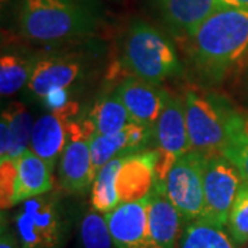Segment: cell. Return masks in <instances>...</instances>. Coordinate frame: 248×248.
<instances>
[{
	"label": "cell",
	"mask_w": 248,
	"mask_h": 248,
	"mask_svg": "<svg viewBox=\"0 0 248 248\" xmlns=\"http://www.w3.org/2000/svg\"><path fill=\"white\" fill-rule=\"evenodd\" d=\"M83 58L75 54H48L36 57L27 84L29 97L45 101L54 93L69 90L84 75Z\"/></svg>",
	"instance_id": "cell-8"
},
{
	"label": "cell",
	"mask_w": 248,
	"mask_h": 248,
	"mask_svg": "<svg viewBox=\"0 0 248 248\" xmlns=\"http://www.w3.org/2000/svg\"><path fill=\"white\" fill-rule=\"evenodd\" d=\"M222 155L236 166L243 181L248 184V115L234 112L232 116Z\"/></svg>",
	"instance_id": "cell-23"
},
{
	"label": "cell",
	"mask_w": 248,
	"mask_h": 248,
	"mask_svg": "<svg viewBox=\"0 0 248 248\" xmlns=\"http://www.w3.org/2000/svg\"><path fill=\"white\" fill-rule=\"evenodd\" d=\"M181 225V215L170 202L164 182H156L148 196V226L153 247L177 248Z\"/></svg>",
	"instance_id": "cell-14"
},
{
	"label": "cell",
	"mask_w": 248,
	"mask_h": 248,
	"mask_svg": "<svg viewBox=\"0 0 248 248\" xmlns=\"http://www.w3.org/2000/svg\"><path fill=\"white\" fill-rule=\"evenodd\" d=\"M1 117L6 119L11 134V151L9 159H17L22 153L29 149L33 119L29 113L28 108L22 102H13L1 113Z\"/></svg>",
	"instance_id": "cell-24"
},
{
	"label": "cell",
	"mask_w": 248,
	"mask_h": 248,
	"mask_svg": "<svg viewBox=\"0 0 248 248\" xmlns=\"http://www.w3.org/2000/svg\"><path fill=\"white\" fill-rule=\"evenodd\" d=\"M247 248H248V244H247Z\"/></svg>",
	"instance_id": "cell-30"
},
{
	"label": "cell",
	"mask_w": 248,
	"mask_h": 248,
	"mask_svg": "<svg viewBox=\"0 0 248 248\" xmlns=\"http://www.w3.org/2000/svg\"><path fill=\"white\" fill-rule=\"evenodd\" d=\"M174 33L190 37L218 9V0H152Z\"/></svg>",
	"instance_id": "cell-17"
},
{
	"label": "cell",
	"mask_w": 248,
	"mask_h": 248,
	"mask_svg": "<svg viewBox=\"0 0 248 248\" xmlns=\"http://www.w3.org/2000/svg\"><path fill=\"white\" fill-rule=\"evenodd\" d=\"M184 102L190 151L222 153L236 110L221 95L199 90L186 91Z\"/></svg>",
	"instance_id": "cell-4"
},
{
	"label": "cell",
	"mask_w": 248,
	"mask_h": 248,
	"mask_svg": "<svg viewBox=\"0 0 248 248\" xmlns=\"http://www.w3.org/2000/svg\"><path fill=\"white\" fill-rule=\"evenodd\" d=\"M80 239L83 248H112L115 246L107 217L94 208L86 214L81 221Z\"/></svg>",
	"instance_id": "cell-25"
},
{
	"label": "cell",
	"mask_w": 248,
	"mask_h": 248,
	"mask_svg": "<svg viewBox=\"0 0 248 248\" xmlns=\"http://www.w3.org/2000/svg\"><path fill=\"white\" fill-rule=\"evenodd\" d=\"M76 115L78 110L71 108L53 110L39 117L33 124L29 149L53 169L69 142V127Z\"/></svg>",
	"instance_id": "cell-12"
},
{
	"label": "cell",
	"mask_w": 248,
	"mask_h": 248,
	"mask_svg": "<svg viewBox=\"0 0 248 248\" xmlns=\"http://www.w3.org/2000/svg\"><path fill=\"white\" fill-rule=\"evenodd\" d=\"M156 149L131 153L124 157L116 178L120 204L134 203L151 195L156 184Z\"/></svg>",
	"instance_id": "cell-13"
},
{
	"label": "cell",
	"mask_w": 248,
	"mask_h": 248,
	"mask_svg": "<svg viewBox=\"0 0 248 248\" xmlns=\"http://www.w3.org/2000/svg\"><path fill=\"white\" fill-rule=\"evenodd\" d=\"M228 232L239 246L248 244V184L240 186L237 196L233 202L229 219Z\"/></svg>",
	"instance_id": "cell-26"
},
{
	"label": "cell",
	"mask_w": 248,
	"mask_h": 248,
	"mask_svg": "<svg viewBox=\"0 0 248 248\" xmlns=\"http://www.w3.org/2000/svg\"><path fill=\"white\" fill-rule=\"evenodd\" d=\"M35 55L3 53L0 58V94L9 97L27 87L35 65Z\"/></svg>",
	"instance_id": "cell-21"
},
{
	"label": "cell",
	"mask_w": 248,
	"mask_h": 248,
	"mask_svg": "<svg viewBox=\"0 0 248 248\" xmlns=\"http://www.w3.org/2000/svg\"><path fill=\"white\" fill-rule=\"evenodd\" d=\"M205 155L189 151L181 155L164 179L166 193L184 223L202 218L204 208Z\"/></svg>",
	"instance_id": "cell-6"
},
{
	"label": "cell",
	"mask_w": 248,
	"mask_h": 248,
	"mask_svg": "<svg viewBox=\"0 0 248 248\" xmlns=\"http://www.w3.org/2000/svg\"><path fill=\"white\" fill-rule=\"evenodd\" d=\"M17 190V159L0 161V205L1 211L14 205Z\"/></svg>",
	"instance_id": "cell-27"
},
{
	"label": "cell",
	"mask_w": 248,
	"mask_h": 248,
	"mask_svg": "<svg viewBox=\"0 0 248 248\" xmlns=\"http://www.w3.org/2000/svg\"><path fill=\"white\" fill-rule=\"evenodd\" d=\"M189 60L207 84H218L248 53V9H218L189 37Z\"/></svg>",
	"instance_id": "cell-1"
},
{
	"label": "cell",
	"mask_w": 248,
	"mask_h": 248,
	"mask_svg": "<svg viewBox=\"0 0 248 248\" xmlns=\"http://www.w3.org/2000/svg\"><path fill=\"white\" fill-rule=\"evenodd\" d=\"M95 169L89 140H72L60 161V185L68 193H86L94 184Z\"/></svg>",
	"instance_id": "cell-16"
},
{
	"label": "cell",
	"mask_w": 248,
	"mask_h": 248,
	"mask_svg": "<svg viewBox=\"0 0 248 248\" xmlns=\"http://www.w3.org/2000/svg\"><path fill=\"white\" fill-rule=\"evenodd\" d=\"M115 248H155L148 226V197L105 214Z\"/></svg>",
	"instance_id": "cell-10"
},
{
	"label": "cell",
	"mask_w": 248,
	"mask_h": 248,
	"mask_svg": "<svg viewBox=\"0 0 248 248\" xmlns=\"http://www.w3.org/2000/svg\"><path fill=\"white\" fill-rule=\"evenodd\" d=\"M0 248H22L19 244L16 232L10 229L4 211H1V223H0Z\"/></svg>",
	"instance_id": "cell-28"
},
{
	"label": "cell",
	"mask_w": 248,
	"mask_h": 248,
	"mask_svg": "<svg viewBox=\"0 0 248 248\" xmlns=\"http://www.w3.org/2000/svg\"><path fill=\"white\" fill-rule=\"evenodd\" d=\"M179 248H239V244L221 226L197 219L185 225Z\"/></svg>",
	"instance_id": "cell-20"
},
{
	"label": "cell",
	"mask_w": 248,
	"mask_h": 248,
	"mask_svg": "<svg viewBox=\"0 0 248 248\" xmlns=\"http://www.w3.org/2000/svg\"><path fill=\"white\" fill-rule=\"evenodd\" d=\"M221 9H248V0H218Z\"/></svg>",
	"instance_id": "cell-29"
},
{
	"label": "cell",
	"mask_w": 248,
	"mask_h": 248,
	"mask_svg": "<svg viewBox=\"0 0 248 248\" xmlns=\"http://www.w3.org/2000/svg\"><path fill=\"white\" fill-rule=\"evenodd\" d=\"M89 142L94 169L98 172L107 163L116 157L149 151L148 148L152 142H155V133L151 125L133 122L117 133L95 135L90 138Z\"/></svg>",
	"instance_id": "cell-9"
},
{
	"label": "cell",
	"mask_w": 248,
	"mask_h": 248,
	"mask_svg": "<svg viewBox=\"0 0 248 248\" xmlns=\"http://www.w3.org/2000/svg\"><path fill=\"white\" fill-rule=\"evenodd\" d=\"M97 13L87 0H21L19 29L37 43H61L93 35Z\"/></svg>",
	"instance_id": "cell-2"
},
{
	"label": "cell",
	"mask_w": 248,
	"mask_h": 248,
	"mask_svg": "<svg viewBox=\"0 0 248 248\" xmlns=\"http://www.w3.org/2000/svg\"><path fill=\"white\" fill-rule=\"evenodd\" d=\"M244 184L240 171L222 153L205 155L204 163V208L205 222L225 228L233 202Z\"/></svg>",
	"instance_id": "cell-7"
},
{
	"label": "cell",
	"mask_w": 248,
	"mask_h": 248,
	"mask_svg": "<svg viewBox=\"0 0 248 248\" xmlns=\"http://www.w3.org/2000/svg\"><path fill=\"white\" fill-rule=\"evenodd\" d=\"M80 122L89 140L95 135L117 133L133 123L128 110L115 93L98 98L87 116Z\"/></svg>",
	"instance_id": "cell-19"
},
{
	"label": "cell",
	"mask_w": 248,
	"mask_h": 248,
	"mask_svg": "<svg viewBox=\"0 0 248 248\" xmlns=\"http://www.w3.org/2000/svg\"><path fill=\"white\" fill-rule=\"evenodd\" d=\"M122 62L133 76L155 84L178 78L184 72L172 43L142 19L133 21L127 29Z\"/></svg>",
	"instance_id": "cell-3"
},
{
	"label": "cell",
	"mask_w": 248,
	"mask_h": 248,
	"mask_svg": "<svg viewBox=\"0 0 248 248\" xmlns=\"http://www.w3.org/2000/svg\"><path fill=\"white\" fill-rule=\"evenodd\" d=\"M53 167L28 149L17 157V190L14 205L53 190Z\"/></svg>",
	"instance_id": "cell-18"
},
{
	"label": "cell",
	"mask_w": 248,
	"mask_h": 248,
	"mask_svg": "<svg viewBox=\"0 0 248 248\" xmlns=\"http://www.w3.org/2000/svg\"><path fill=\"white\" fill-rule=\"evenodd\" d=\"M125 156L110 160L95 175L91 186V205L99 213L108 214L120 205L116 192V178Z\"/></svg>",
	"instance_id": "cell-22"
},
{
	"label": "cell",
	"mask_w": 248,
	"mask_h": 248,
	"mask_svg": "<svg viewBox=\"0 0 248 248\" xmlns=\"http://www.w3.org/2000/svg\"><path fill=\"white\" fill-rule=\"evenodd\" d=\"M14 226L22 248H62L68 219L60 196L50 192L21 203Z\"/></svg>",
	"instance_id": "cell-5"
},
{
	"label": "cell",
	"mask_w": 248,
	"mask_h": 248,
	"mask_svg": "<svg viewBox=\"0 0 248 248\" xmlns=\"http://www.w3.org/2000/svg\"><path fill=\"white\" fill-rule=\"evenodd\" d=\"M156 149L178 159L190 151L185 102L179 97L170 95L161 113L153 125Z\"/></svg>",
	"instance_id": "cell-15"
},
{
	"label": "cell",
	"mask_w": 248,
	"mask_h": 248,
	"mask_svg": "<svg viewBox=\"0 0 248 248\" xmlns=\"http://www.w3.org/2000/svg\"><path fill=\"white\" fill-rule=\"evenodd\" d=\"M134 123L153 127L166 105L170 94L160 84L135 76L124 79L115 90Z\"/></svg>",
	"instance_id": "cell-11"
}]
</instances>
